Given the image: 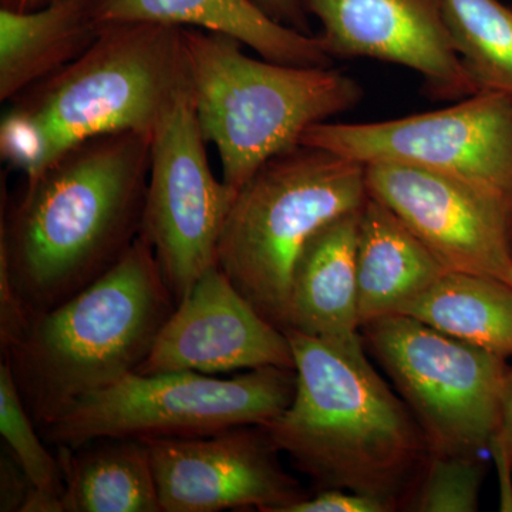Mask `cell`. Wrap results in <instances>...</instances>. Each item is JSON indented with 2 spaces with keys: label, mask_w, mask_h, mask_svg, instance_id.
<instances>
[{
  "label": "cell",
  "mask_w": 512,
  "mask_h": 512,
  "mask_svg": "<svg viewBox=\"0 0 512 512\" xmlns=\"http://www.w3.org/2000/svg\"><path fill=\"white\" fill-rule=\"evenodd\" d=\"M151 133L89 138L2 207L0 268L26 311H49L114 268L141 235Z\"/></svg>",
  "instance_id": "6da1fadb"
},
{
  "label": "cell",
  "mask_w": 512,
  "mask_h": 512,
  "mask_svg": "<svg viewBox=\"0 0 512 512\" xmlns=\"http://www.w3.org/2000/svg\"><path fill=\"white\" fill-rule=\"evenodd\" d=\"M285 332L295 357L296 392L265 429L316 490L375 495L397 510L430 458L409 407L367 359L362 335L332 342Z\"/></svg>",
  "instance_id": "7a4b0ae2"
},
{
  "label": "cell",
  "mask_w": 512,
  "mask_h": 512,
  "mask_svg": "<svg viewBox=\"0 0 512 512\" xmlns=\"http://www.w3.org/2000/svg\"><path fill=\"white\" fill-rule=\"evenodd\" d=\"M191 90L184 28L107 23L82 56L12 100L0 124V153L25 178L35 177L89 138L153 134Z\"/></svg>",
  "instance_id": "3957f363"
},
{
  "label": "cell",
  "mask_w": 512,
  "mask_h": 512,
  "mask_svg": "<svg viewBox=\"0 0 512 512\" xmlns=\"http://www.w3.org/2000/svg\"><path fill=\"white\" fill-rule=\"evenodd\" d=\"M177 302L143 235L82 292L32 313L3 359L37 427L119 382L150 353Z\"/></svg>",
  "instance_id": "277c9868"
},
{
  "label": "cell",
  "mask_w": 512,
  "mask_h": 512,
  "mask_svg": "<svg viewBox=\"0 0 512 512\" xmlns=\"http://www.w3.org/2000/svg\"><path fill=\"white\" fill-rule=\"evenodd\" d=\"M184 37L198 126L235 192L266 161L299 146L309 128L362 99L360 84L332 67L252 59L237 39L207 30L184 29Z\"/></svg>",
  "instance_id": "5b68a950"
},
{
  "label": "cell",
  "mask_w": 512,
  "mask_h": 512,
  "mask_svg": "<svg viewBox=\"0 0 512 512\" xmlns=\"http://www.w3.org/2000/svg\"><path fill=\"white\" fill-rule=\"evenodd\" d=\"M366 165L299 144L266 161L238 191L218 266L256 311L288 329L293 269L309 239L369 198Z\"/></svg>",
  "instance_id": "8992f818"
},
{
  "label": "cell",
  "mask_w": 512,
  "mask_h": 512,
  "mask_svg": "<svg viewBox=\"0 0 512 512\" xmlns=\"http://www.w3.org/2000/svg\"><path fill=\"white\" fill-rule=\"evenodd\" d=\"M296 370L259 367L220 379L195 372L130 375L87 394L40 427L46 443L82 447L100 439H188L245 424H268L288 409Z\"/></svg>",
  "instance_id": "52a82bcc"
},
{
  "label": "cell",
  "mask_w": 512,
  "mask_h": 512,
  "mask_svg": "<svg viewBox=\"0 0 512 512\" xmlns=\"http://www.w3.org/2000/svg\"><path fill=\"white\" fill-rule=\"evenodd\" d=\"M419 423L430 456H477L500 430L503 357L393 315L360 328Z\"/></svg>",
  "instance_id": "ba28073f"
},
{
  "label": "cell",
  "mask_w": 512,
  "mask_h": 512,
  "mask_svg": "<svg viewBox=\"0 0 512 512\" xmlns=\"http://www.w3.org/2000/svg\"><path fill=\"white\" fill-rule=\"evenodd\" d=\"M301 144L360 164L416 165L493 192L512 207V96L478 92L446 109L375 123H320Z\"/></svg>",
  "instance_id": "9c48e42d"
},
{
  "label": "cell",
  "mask_w": 512,
  "mask_h": 512,
  "mask_svg": "<svg viewBox=\"0 0 512 512\" xmlns=\"http://www.w3.org/2000/svg\"><path fill=\"white\" fill-rule=\"evenodd\" d=\"M191 92L154 128L141 235L150 242L175 302L218 264L238 192L212 174Z\"/></svg>",
  "instance_id": "30bf717a"
},
{
  "label": "cell",
  "mask_w": 512,
  "mask_h": 512,
  "mask_svg": "<svg viewBox=\"0 0 512 512\" xmlns=\"http://www.w3.org/2000/svg\"><path fill=\"white\" fill-rule=\"evenodd\" d=\"M367 190L389 207L447 271L512 286V207L450 175L396 163L366 165Z\"/></svg>",
  "instance_id": "8fae6325"
},
{
  "label": "cell",
  "mask_w": 512,
  "mask_h": 512,
  "mask_svg": "<svg viewBox=\"0 0 512 512\" xmlns=\"http://www.w3.org/2000/svg\"><path fill=\"white\" fill-rule=\"evenodd\" d=\"M146 443L161 512H281L308 497L281 466V450L262 424Z\"/></svg>",
  "instance_id": "7c38bea8"
},
{
  "label": "cell",
  "mask_w": 512,
  "mask_h": 512,
  "mask_svg": "<svg viewBox=\"0 0 512 512\" xmlns=\"http://www.w3.org/2000/svg\"><path fill=\"white\" fill-rule=\"evenodd\" d=\"M335 59L379 60L419 73L427 96L458 101L478 93L454 49L443 0H303Z\"/></svg>",
  "instance_id": "4fadbf2b"
},
{
  "label": "cell",
  "mask_w": 512,
  "mask_h": 512,
  "mask_svg": "<svg viewBox=\"0 0 512 512\" xmlns=\"http://www.w3.org/2000/svg\"><path fill=\"white\" fill-rule=\"evenodd\" d=\"M268 366L295 369L288 335L256 311L217 264L177 303L136 373L215 375Z\"/></svg>",
  "instance_id": "5bb4252c"
},
{
  "label": "cell",
  "mask_w": 512,
  "mask_h": 512,
  "mask_svg": "<svg viewBox=\"0 0 512 512\" xmlns=\"http://www.w3.org/2000/svg\"><path fill=\"white\" fill-rule=\"evenodd\" d=\"M100 26L146 22L201 29L237 39L269 62L332 67L320 36L282 25L255 0H94Z\"/></svg>",
  "instance_id": "9a60e30c"
},
{
  "label": "cell",
  "mask_w": 512,
  "mask_h": 512,
  "mask_svg": "<svg viewBox=\"0 0 512 512\" xmlns=\"http://www.w3.org/2000/svg\"><path fill=\"white\" fill-rule=\"evenodd\" d=\"M356 269L360 328L400 315L447 272L406 224L372 195L359 214Z\"/></svg>",
  "instance_id": "2e32d148"
},
{
  "label": "cell",
  "mask_w": 512,
  "mask_h": 512,
  "mask_svg": "<svg viewBox=\"0 0 512 512\" xmlns=\"http://www.w3.org/2000/svg\"><path fill=\"white\" fill-rule=\"evenodd\" d=\"M360 210L320 228L293 269L288 329L332 342L360 335L357 229Z\"/></svg>",
  "instance_id": "e0dca14e"
},
{
  "label": "cell",
  "mask_w": 512,
  "mask_h": 512,
  "mask_svg": "<svg viewBox=\"0 0 512 512\" xmlns=\"http://www.w3.org/2000/svg\"><path fill=\"white\" fill-rule=\"evenodd\" d=\"M100 28L94 0H47L25 12L0 9V100L12 101L74 62Z\"/></svg>",
  "instance_id": "ac0fdd59"
},
{
  "label": "cell",
  "mask_w": 512,
  "mask_h": 512,
  "mask_svg": "<svg viewBox=\"0 0 512 512\" xmlns=\"http://www.w3.org/2000/svg\"><path fill=\"white\" fill-rule=\"evenodd\" d=\"M63 512H161L146 441L100 439L59 448Z\"/></svg>",
  "instance_id": "d6986e66"
},
{
  "label": "cell",
  "mask_w": 512,
  "mask_h": 512,
  "mask_svg": "<svg viewBox=\"0 0 512 512\" xmlns=\"http://www.w3.org/2000/svg\"><path fill=\"white\" fill-rule=\"evenodd\" d=\"M400 315L503 359L512 356V286L493 276L447 271Z\"/></svg>",
  "instance_id": "ffe728a7"
},
{
  "label": "cell",
  "mask_w": 512,
  "mask_h": 512,
  "mask_svg": "<svg viewBox=\"0 0 512 512\" xmlns=\"http://www.w3.org/2000/svg\"><path fill=\"white\" fill-rule=\"evenodd\" d=\"M448 32L478 92L512 96V9L500 0H443Z\"/></svg>",
  "instance_id": "44dd1931"
},
{
  "label": "cell",
  "mask_w": 512,
  "mask_h": 512,
  "mask_svg": "<svg viewBox=\"0 0 512 512\" xmlns=\"http://www.w3.org/2000/svg\"><path fill=\"white\" fill-rule=\"evenodd\" d=\"M0 433L33 490L62 500L64 481L59 458L53 457L43 444L45 439L23 402L5 359L0 363Z\"/></svg>",
  "instance_id": "7402d4cb"
},
{
  "label": "cell",
  "mask_w": 512,
  "mask_h": 512,
  "mask_svg": "<svg viewBox=\"0 0 512 512\" xmlns=\"http://www.w3.org/2000/svg\"><path fill=\"white\" fill-rule=\"evenodd\" d=\"M483 478L484 467L477 456H430L407 500V510L477 511Z\"/></svg>",
  "instance_id": "603a6c76"
},
{
  "label": "cell",
  "mask_w": 512,
  "mask_h": 512,
  "mask_svg": "<svg viewBox=\"0 0 512 512\" xmlns=\"http://www.w3.org/2000/svg\"><path fill=\"white\" fill-rule=\"evenodd\" d=\"M396 508L375 495L329 488L296 501L281 512H390Z\"/></svg>",
  "instance_id": "cb8c5ba5"
},
{
  "label": "cell",
  "mask_w": 512,
  "mask_h": 512,
  "mask_svg": "<svg viewBox=\"0 0 512 512\" xmlns=\"http://www.w3.org/2000/svg\"><path fill=\"white\" fill-rule=\"evenodd\" d=\"M2 473H0V494H2V503H0V511H20L28 497L30 484L25 471L19 466L18 461L12 457L8 451V456H2Z\"/></svg>",
  "instance_id": "d4e9b609"
},
{
  "label": "cell",
  "mask_w": 512,
  "mask_h": 512,
  "mask_svg": "<svg viewBox=\"0 0 512 512\" xmlns=\"http://www.w3.org/2000/svg\"><path fill=\"white\" fill-rule=\"evenodd\" d=\"M262 10L282 25L303 33H311L308 26V10L303 0H255Z\"/></svg>",
  "instance_id": "484cf974"
},
{
  "label": "cell",
  "mask_w": 512,
  "mask_h": 512,
  "mask_svg": "<svg viewBox=\"0 0 512 512\" xmlns=\"http://www.w3.org/2000/svg\"><path fill=\"white\" fill-rule=\"evenodd\" d=\"M497 436L503 441L505 450L512 460V367L505 376L503 397H501V423Z\"/></svg>",
  "instance_id": "4316f807"
},
{
  "label": "cell",
  "mask_w": 512,
  "mask_h": 512,
  "mask_svg": "<svg viewBox=\"0 0 512 512\" xmlns=\"http://www.w3.org/2000/svg\"><path fill=\"white\" fill-rule=\"evenodd\" d=\"M47 0H0L2 8L16 10V12H25V10H32L39 8Z\"/></svg>",
  "instance_id": "83f0119b"
}]
</instances>
